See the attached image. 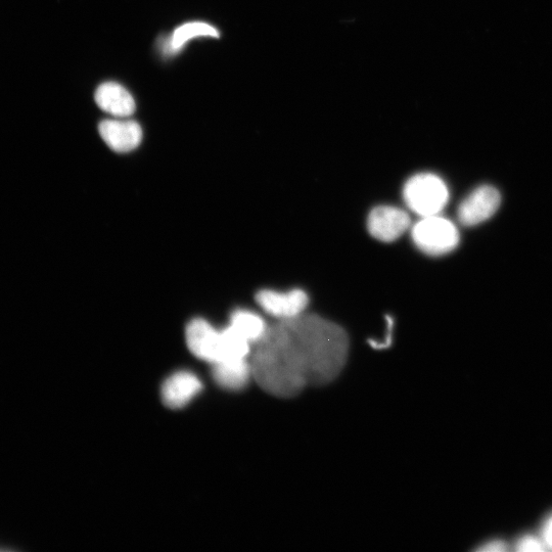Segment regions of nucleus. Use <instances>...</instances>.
<instances>
[{
  "instance_id": "nucleus-10",
  "label": "nucleus",
  "mask_w": 552,
  "mask_h": 552,
  "mask_svg": "<svg viewBox=\"0 0 552 552\" xmlns=\"http://www.w3.org/2000/svg\"><path fill=\"white\" fill-rule=\"evenodd\" d=\"M212 376L217 385L225 390H243L253 380L250 358L227 359L214 363Z\"/></svg>"
},
{
  "instance_id": "nucleus-8",
  "label": "nucleus",
  "mask_w": 552,
  "mask_h": 552,
  "mask_svg": "<svg viewBox=\"0 0 552 552\" xmlns=\"http://www.w3.org/2000/svg\"><path fill=\"white\" fill-rule=\"evenodd\" d=\"M99 131L103 141L117 153H129L143 141L141 125L125 118L104 120L100 123Z\"/></svg>"
},
{
  "instance_id": "nucleus-14",
  "label": "nucleus",
  "mask_w": 552,
  "mask_h": 552,
  "mask_svg": "<svg viewBox=\"0 0 552 552\" xmlns=\"http://www.w3.org/2000/svg\"><path fill=\"white\" fill-rule=\"evenodd\" d=\"M518 551H544L547 546L543 539L533 535H526L520 538L516 544Z\"/></svg>"
},
{
  "instance_id": "nucleus-12",
  "label": "nucleus",
  "mask_w": 552,
  "mask_h": 552,
  "mask_svg": "<svg viewBox=\"0 0 552 552\" xmlns=\"http://www.w3.org/2000/svg\"><path fill=\"white\" fill-rule=\"evenodd\" d=\"M228 326L234 329L252 346L260 342L269 329L262 316L247 309H238L234 311L233 314L230 315Z\"/></svg>"
},
{
  "instance_id": "nucleus-13",
  "label": "nucleus",
  "mask_w": 552,
  "mask_h": 552,
  "mask_svg": "<svg viewBox=\"0 0 552 552\" xmlns=\"http://www.w3.org/2000/svg\"><path fill=\"white\" fill-rule=\"evenodd\" d=\"M219 37V32L211 25L203 22H191L183 24L175 29L170 39L165 44L167 54H176L183 49L190 40L197 37Z\"/></svg>"
},
{
  "instance_id": "nucleus-16",
  "label": "nucleus",
  "mask_w": 552,
  "mask_h": 552,
  "mask_svg": "<svg viewBox=\"0 0 552 552\" xmlns=\"http://www.w3.org/2000/svg\"><path fill=\"white\" fill-rule=\"evenodd\" d=\"M542 539L544 540L547 548L552 549V516H550L544 523Z\"/></svg>"
},
{
  "instance_id": "nucleus-11",
  "label": "nucleus",
  "mask_w": 552,
  "mask_h": 552,
  "mask_svg": "<svg viewBox=\"0 0 552 552\" xmlns=\"http://www.w3.org/2000/svg\"><path fill=\"white\" fill-rule=\"evenodd\" d=\"M96 102L103 111L117 118H127L135 111V102L129 91L115 82L100 85Z\"/></svg>"
},
{
  "instance_id": "nucleus-3",
  "label": "nucleus",
  "mask_w": 552,
  "mask_h": 552,
  "mask_svg": "<svg viewBox=\"0 0 552 552\" xmlns=\"http://www.w3.org/2000/svg\"><path fill=\"white\" fill-rule=\"evenodd\" d=\"M411 240L421 252L440 257L454 251L460 241L456 225L440 214L420 217L410 228Z\"/></svg>"
},
{
  "instance_id": "nucleus-2",
  "label": "nucleus",
  "mask_w": 552,
  "mask_h": 552,
  "mask_svg": "<svg viewBox=\"0 0 552 552\" xmlns=\"http://www.w3.org/2000/svg\"><path fill=\"white\" fill-rule=\"evenodd\" d=\"M402 195L407 208L420 217L440 214L449 201L446 182L430 172L411 176L404 184Z\"/></svg>"
},
{
  "instance_id": "nucleus-15",
  "label": "nucleus",
  "mask_w": 552,
  "mask_h": 552,
  "mask_svg": "<svg viewBox=\"0 0 552 552\" xmlns=\"http://www.w3.org/2000/svg\"><path fill=\"white\" fill-rule=\"evenodd\" d=\"M506 550H508V545H506L504 541L498 539L488 541L478 548V551L481 552H503Z\"/></svg>"
},
{
  "instance_id": "nucleus-5",
  "label": "nucleus",
  "mask_w": 552,
  "mask_h": 552,
  "mask_svg": "<svg viewBox=\"0 0 552 552\" xmlns=\"http://www.w3.org/2000/svg\"><path fill=\"white\" fill-rule=\"evenodd\" d=\"M410 215L403 209L383 205L374 208L367 217V230L376 240L393 243L411 228Z\"/></svg>"
},
{
  "instance_id": "nucleus-7",
  "label": "nucleus",
  "mask_w": 552,
  "mask_h": 552,
  "mask_svg": "<svg viewBox=\"0 0 552 552\" xmlns=\"http://www.w3.org/2000/svg\"><path fill=\"white\" fill-rule=\"evenodd\" d=\"M501 203L499 192L483 186L471 193L458 208V220L466 226H474L491 218Z\"/></svg>"
},
{
  "instance_id": "nucleus-9",
  "label": "nucleus",
  "mask_w": 552,
  "mask_h": 552,
  "mask_svg": "<svg viewBox=\"0 0 552 552\" xmlns=\"http://www.w3.org/2000/svg\"><path fill=\"white\" fill-rule=\"evenodd\" d=\"M203 390L202 380L194 373L181 371L170 376L162 386L164 404L180 409L190 404Z\"/></svg>"
},
{
  "instance_id": "nucleus-4",
  "label": "nucleus",
  "mask_w": 552,
  "mask_h": 552,
  "mask_svg": "<svg viewBox=\"0 0 552 552\" xmlns=\"http://www.w3.org/2000/svg\"><path fill=\"white\" fill-rule=\"evenodd\" d=\"M186 340L190 351L211 365L234 359L225 330L216 329L204 318H195L190 322L186 330Z\"/></svg>"
},
{
  "instance_id": "nucleus-6",
  "label": "nucleus",
  "mask_w": 552,
  "mask_h": 552,
  "mask_svg": "<svg viewBox=\"0 0 552 552\" xmlns=\"http://www.w3.org/2000/svg\"><path fill=\"white\" fill-rule=\"evenodd\" d=\"M256 302L270 316L278 320H287L305 313L309 305V296L302 289L287 292L265 289L257 293Z\"/></svg>"
},
{
  "instance_id": "nucleus-1",
  "label": "nucleus",
  "mask_w": 552,
  "mask_h": 552,
  "mask_svg": "<svg viewBox=\"0 0 552 552\" xmlns=\"http://www.w3.org/2000/svg\"><path fill=\"white\" fill-rule=\"evenodd\" d=\"M348 351L347 333L327 318L304 313L279 320L251 353L253 380L272 396L292 398L335 381Z\"/></svg>"
}]
</instances>
